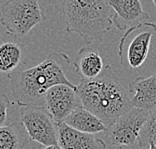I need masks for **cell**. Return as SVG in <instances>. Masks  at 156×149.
Wrapping results in <instances>:
<instances>
[{
  "instance_id": "5",
  "label": "cell",
  "mask_w": 156,
  "mask_h": 149,
  "mask_svg": "<svg viewBox=\"0 0 156 149\" xmlns=\"http://www.w3.org/2000/svg\"><path fill=\"white\" fill-rule=\"evenodd\" d=\"M156 24L144 22L124 32L118 45L120 63L128 69H138L148 57Z\"/></svg>"
},
{
  "instance_id": "3",
  "label": "cell",
  "mask_w": 156,
  "mask_h": 149,
  "mask_svg": "<svg viewBox=\"0 0 156 149\" xmlns=\"http://www.w3.org/2000/svg\"><path fill=\"white\" fill-rule=\"evenodd\" d=\"M61 11L65 19V31L76 33L85 44L101 42L113 24V9L103 0H66Z\"/></svg>"
},
{
  "instance_id": "14",
  "label": "cell",
  "mask_w": 156,
  "mask_h": 149,
  "mask_svg": "<svg viewBox=\"0 0 156 149\" xmlns=\"http://www.w3.org/2000/svg\"><path fill=\"white\" fill-rule=\"evenodd\" d=\"M30 140L21 121L0 127V149H23Z\"/></svg>"
},
{
  "instance_id": "11",
  "label": "cell",
  "mask_w": 156,
  "mask_h": 149,
  "mask_svg": "<svg viewBox=\"0 0 156 149\" xmlns=\"http://www.w3.org/2000/svg\"><path fill=\"white\" fill-rule=\"evenodd\" d=\"M58 146L62 149H105L106 144L94 134L83 133L65 123L58 124Z\"/></svg>"
},
{
  "instance_id": "20",
  "label": "cell",
  "mask_w": 156,
  "mask_h": 149,
  "mask_svg": "<svg viewBox=\"0 0 156 149\" xmlns=\"http://www.w3.org/2000/svg\"><path fill=\"white\" fill-rule=\"evenodd\" d=\"M42 147H43V146H41V145H38V146L33 147V148H31V149H42Z\"/></svg>"
},
{
  "instance_id": "16",
  "label": "cell",
  "mask_w": 156,
  "mask_h": 149,
  "mask_svg": "<svg viewBox=\"0 0 156 149\" xmlns=\"http://www.w3.org/2000/svg\"><path fill=\"white\" fill-rule=\"evenodd\" d=\"M150 143L156 145V111L149 113L139 134L138 145L140 147H149Z\"/></svg>"
},
{
  "instance_id": "2",
  "label": "cell",
  "mask_w": 156,
  "mask_h": 149,
  "mask_svg": "<svg viewBox=\"0 0 156 149\" xmlns=\"http://www.w3.org/2000/svg\"><path fill=\"white\" fill-rule=\"evenodd\" d=\"M76 92L82 106L93 113L107 128L132 108L130 97L110 65H105L98 77L81 80Z\"/></svg>"
},
{
  "instance_id": "12",
  "label": "cell",
  "mask_w": 156,
  "mask_h": 149,
  "mask_svg": "<svg viewBox=\"0 0 156 149\" xmlns=\"http://www.w3.org/2000/svg\"><path fill=\"white\" fill-rule=\"evenodd\" d=\"M73 66L81 80H91L98 77L105 67L100 53L88 47V45L79 49L73 61Z\"/></svg>"
},
{
  "instance_id": "18",
  "label": "cell",
  "mask_w": 156,
  "mask_h": 149,
  "mask_svg": "<svg viewBox=\"0 0 156 149\" xmlns=\"http://www.w3.org/2000/svg\"><path fill=\"white\" fill-rule=\"evenodd\" d=\"M42 149H62L59 147L58 145H52V146H47V147H42Z\"/></svg>"
},
{
  "instance_id": "7",
  "label": "cell",
  "mask_w": 156,
  "mask_h": 149,
  "mask_svg": "<svg viewBox=\"0 0 156 149\" xmlns=\"http://www.w3.org/2000/svg\"><path fill=\"white\" fill-rule=\"evenodd\" d=\"M149 112L132 107L105 131L106 141L115 146L132 147L139 142V134Z\"/></svg>"
},
{
  "instance_id": "21",
  "label": "cell",
  "mask_w": 156,
  "mask_h": 149,
  "mask_svg": "<svg viewBox=\"0 0 156 149\" xmlns=\"http://www.w3.org/2000/svg\"><path fill=\"white\" fill-rule=\"evenodd\" d=\"M153 4L155 6V8H156V0H153Z\"/></svg>"
},
{
  "instance_id": "9",
  "label": "cell",
  "mask_w": 156,
  "mask_h": 149,
  "mask_svg": "<svg viewBox=\"0 0 156 149\" xmlns=\"http://www.w3.org/2000/svg\"><path fill=\"white\" fill-rule=\"evenodd\" d=\"M113 9V24L121 31H127L149 19V14L138 0H107Z\"/></svg>"
},
{
  "instance_id": "15",
  "label": "cell",
  "mask_w": 156,
  "mask_h": 149,
  "mask_svg": "<svg viewBox=\"0 0 156 149\" xmlns=\"http://www.w3.org/2000/svg\"><path fill=\"white\" fill-rule=\"evenodd\" d=\"M23 59V48L16 42L0 43V72L11 74L16 71Z\"/></svg>"
},
{
  "instance_id": "1",
  "label": "cell",
  "mask_w": 156,
  "mask_h": 149,
  "mask_svg": "<svg viewBox=\"0 0 156 149\" xmlns=\"http://www.w3.org/2000/svg\"><path fill=\"white\" fill-rule=\"evenodd\" d=\"M71 58L62 52H50L39 64L9 74L10 86L17 104L23 107H44L47 91L64 84L76 89L66 76Z\"/></svg>"
},
{
  "instance_id": "8",
  "label": "cell",
  "mask_w": 156,
  "mask_h": 149,
  "mask_svg": "<svg viewBox=\"0 0 156 149\" xmlns=\"http://www.w3.org/2000/svg\"><path fill=\"white\" fill-rule=\"evenodd\" d=\"M81 106L76 89L67 85H56L46 93L44 107L57 124L64 123L67 117Z\"/></svg>"
},
{
  "instance_id": "13",
  "label": "cell",
  "mask_w": 156,
  "mask_h": 149,
  "mask_svg": "<svg viewBox=\"0 0 156 149\" xmlns=\"http://www.w3.org/2000/svg\"><path fill=\"white\" fill-rule=\"evenodd\" d=\"M64 123L73 129L88 134L105 132L107 130V126L83 106L74 110L67 117Z\"/></svg>"
},
{
  "instance_id": "10",
  "label": "cell",
  "mask_w": 156,
  "mask_h": 149,
  "mask_svg": "<svg viewBox=\"0 0 156 149\" xmlns=\"http://www.w3.org/2000/svg\"><path fill=\"white\" fill-rule=\"evenodd\" d=\"M131 106L147 112L156 111V71L148 77H137L128 84Z\"/></svg>"
},
{
  "instance_id": "19",
  "label": "cell",
  "mask_w": 156,
  "mask_h": 149,
  "mask_svg": "<svg viewBox=\"0 0 156 149\" xmlns=\"http://www.w3.org/2000/svg\"><path fill=\"white\" fill-rule=\"evenodd\" d=\"M148 149H156V145L153 144V143H150V144H149V147H148Z\"/></svg>"
},
{
  "instance_id": "4",
  "label": "cell",
  "mask_w": 156,
  "mask_h": 149,
  "mask_svg": "<svg viewBox=\"0 0 156 149\" xmlns=\"http://www.w3.org/2000/svg\"><path fill=\"white\" fill-rule=\"evenodd\" d=\"M42 19L37 0H11L0 7V22L7 32L17 37L28 34Z\"/></svg>"
},
{
  "instance_id": "6",
  "label": "cell",
  "mask_w": 156,
  "mask_h": 149,
  "mask_svg": "<svg viewBox=\"0 0 156 149\" xmlns=\"http://www.w3.org/2000/svg\"><path fill=\"white\" fill-rule=\"evenodd\" d=\"M30 138L43 147L58 145L56 123L45 107H24L20 113V120Z\"/></svg>"
},
{
  "instance_id": "17",
  "label": "cell",
  "mask_w": 156,
  "mask_h": 149,
  "mask_svg": "<svg viewBox=\"0 0 156 149\" xmlns=\"http://www.w3.org/2000/svg\"><path fill=\"white\" fill-rule=\"evenodd\" d=\"M9 99L5 94L0 93V127L5 126L8 121Z\"/></svg>"
}]
</instances>
